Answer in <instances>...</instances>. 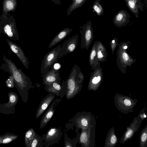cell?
<instances>
[{
    "label": "cell",
    "instance_id": "6da1fadb",
    "mask_svg": "<svg viewBox=\"0 0 147 147\" xmlns=\"http://www.w3.org/2000/svg\"><path fill=\"white\" fill-rule=\"evenodd\" d=\"M4 63L0 66V69L12 75L14 78V86L17 89L22 100L26 103L28 99L29 90L34 88V86L30 78L22 72L21 69H18L14 63L3 55Z\"/></svg>",
    "mask_w": 147,
    "mask_h": 147
},
{
    "label": "cell",
    "instance_id": "7a4b0ae2",
    "mask_svg": "<svg viewBox=\"0 0 147 147\" xmlns=\"http://www.w3.org/2000/svg\"><path fill=\"white\" fill-rule=\"evenodd\" d=\"M80 71V68L78 65L75 64L68 78L65 80L67 88L66 98L67 99L74 97L81 91L82 83L78 82L77 80V76Z\"/></svg>",
    "mask_w": 147,
    "mask_h": 147
},
{
    "label": "cell",
    "instance_id": "3957f363",
    "mask_svg": "<svg viewBox=\"0 0 147 147\" xmlns=\"http://www.w3.org/2000/svg\"><path fill=\"white\" fill-rule=\"evenodd\" d=\"M115 106L121 112L127 114L134 111L133 109L138 101L129 96L116 94L114 97Z\"/></svg>",
    "mask_w": 147,
    "mask_h": 147
},
{
    "label": "cell",
    "instance_id": "277c9868",
    "mask_svg": "<svg viewBox=\"0 0 147 147\" xmlns=\"http://www.w3.org/2000/svg\"><path fill=\"white\" fill-rule=\"evenodd\" d=\"M76 129H85L96 126V121L94 115L90 112H78L72 119Z\"/></svg>",
    "mask_w": 147,
    "mask_h": 147
},
{
    "label": "cell",
    "instance_id": "5b68a950",
    "mask_svg": "<svg viewBox=\"0 0 147 147\" xmlns=\"http://www.w3.org/2000/svg\"><path fill=\"white\" fill-rule=\"evenodd\" d=\"M61 46L59 45L49 52L42 61L40 73L42 74L49 71L58 61L59 51Z\"/></svg>",
    "mask_w": 147,
    "mask_h": 147
},
{
    "label": "cell",
    "instance_id": "8992f818",
    "mask_svg": "<svg viewBox=\"0 0 147 147\" xmlns=\"http://www.w3.org/2000/svg\"><path fill=\"white\" fill-rule=\"evenodd\" d=\"M95 126L82 129L80 134L78 141L82 147H94L95 143Z\"/></svg>",
    "mask_w": 147,
    "mask_h": 147
},
{
    "label": "cell",
    "instance_id": "52a82bcc",
    "mask_svg": "<svg viewBox=\"0 0 147 147\" xmlns=\"http://www.w3.org/2000/svg\"><path fill=\"white\" fill-rule=\"evenodd\" d=\"M62 134L60 128L55 127L50 128L46 133L42 136L44 145L45 147H49L59 143Z\"/></svg>",
    "mask_w": 147,
    "mask_h": 147
},
{
    "label": "cell",
    "instance_id": "ba28073f",
    "mask_svg": "<svg viewBox=\"0 0 147 147\" xmlns=\"http://www.w3.org/2000/svg\"><path fill=\"white\" fill-rule=\"evenodd\" d=\"M143 120L139 116L134 117L129 125L127 126L124 134L121 137L120 143L124 144L131 139L136 133L140 128Z\"/></svg>",
    "mask_w": 147,
    "mask_h": 147
},
{
    "label": "cell",
    "instance_id": "9c48e42d",
    "mask_svg": "<svg viewBox=\"0 0 147 147\" xmlns=\"http://www.w3.org/2000/svg\"><path fill=\"white\" fill-rule=\"evenodd\" d=\"M9 100L7 103L0 104V112L5 114L15 112V107L17 104L18 97L16 93L10 92L7 93Z\"/></svg>",
    "mask_w": 147,
    "mask_h": 147
},
{
    "label": "cell",
    "instance_id": "30bf717a",
    "mask_svg": "<svg viewBox=\"0 0 147 147\" xmlns=\"http://www.w3.org/2000/svg\"><path fill=\"white\" fill-rule=\"evenodd\" d=\"M78 35H75L65 41L61 46L59 51L58 58H61L68 53L73 52L76 48L78 41Z\"/></svg>",
    "mask_w": 147,
    "mask_h": 147
},
{
    "label": "cell",
    "instance_id": "8fae6325",
    "mask_svg": "<svg viewBox=\"0 0 147 147\" xmlns=\"http://www.w3.org/2000/svg\"><path fill=\"white\" fill-rule=\"evenodd\" d=\"M41 77L42 83L44 86L55 82L61 83V78L59 69H55L53 66L47 72L42 74Z\"/></svg>",
    "mask_w": 147,
    "mask_h": 147
},
{
    "label": "cell",
    "instance_id": "7c38bea8",
    "mask_svg": "<svg viewBox=\"0 0 147 147\" xmlns=\"http://www.w3.org/2000/svg\"><path fill=\"white\" fill-rule=\"evenodd\" d=\"M45 89L49 93H54L57 96L63 98L66 94L67 88L63 80L61 84L55 82L45 86Z\"/></svg>",
    "mask_w": 147,
    "mask_h": 147
},
{
    "label": "cell",
    "instance_id": "4fadbf2b",
    "mask_svg": "<svg viewBox=\"0 0 147 147\" xmlns=\"http://www.w3.org/2000/svg\"><path fill=\"white\" fill-rule=\"evenodd\" d=\"M80 32L81 34V48H87L92 37L91 23L89 20L87 23L80 27Z\"/></svg>",
    "mask_w": 147,
    "mask_h": 147
},
{
    "label": "cell",
    "instance_id": "5bb4252c",
    "mask_svg": "<svg viewBox=\"0 0 147 147\" xmlns=\"http://www.w3.org/2000/svg\"><path fill=\"white\" fill-rule=\"evenodd\" d=\"M6 40L11 50L16 54L26 68L28 69L29 61L21 48L8 39Z\"/></svg>",
    "mask_w": 147,
    "mask_h": 147
},
{
    "label": "cell",
    "instance_id": "9a60e30c",
    "mask_svg": "<svg viewBox=\"0 0 147 147\" xmlns=\"http://www.w3.org/2000/svg\"><path fill=\"white\" fill-rule=\"evenodd\" d=\"M61 101V98H57L53 100L43 115L40 121V128L41 129L45 126L50 120L54 114L55 107Z\"/></svg>",
    "mask_w": 147,
    "mask_h": 147
},
{
    "label": "cell",
    "instance_id": "2e32d148",
    "mask_svg": "<svg viewBox=\"0 0 147 147\" xmlns=\"http://www.w3.org/2000/svg\"><path fill=\"white\" fill-rule=\"evenodd\" d=\"M55 94L50 93L41 100L37 109L35 115L36 118H38L46 110L49 105L54 100Z\"/></svg>",
    "mask_w": 147,
    "mask_h": 147
},
{
    "label": "cell",
    "instance_id": "e0dca14e",
    "mask_svg": "<svg viewBox=\"0 0 147 147\" xmlns=\"http://www.w3.org/2000/svg\"><path fill=\"white\" fill-rule=\"evenodd\" d=\"M1 33L12 40L18 41L19 40L18 33L14 25L9 24L4 25L0 30V36Z\"/></svg>",
    "mask_w": 147,
    "mask_h": 147
},
{
    "label": "cell",
    "instance_id": "ac0fdd59",
    "mask_svg": "<svg viewBox=\"0 0 147 147\" xmlns=\"http://www.w3.org/2000/svg\"><path fill=\"white\" fill-rule=\"evenodd\" d=\"M118 139L115 133L114 127H112L109 130L106 137L105 147H114L117 144Z\"/></svg>",
    "mask_w": 147,
    "mask_h": 147
},
{
    "label": "cell",
    "instance_id": "d6986e66",
    "mask_svg": "<svg viewBox=\"0 0 147 147\" xmlns=\"http://www.w3.org/2000/svg\"><path fill=\"white\" fill-rule=\"evenodd\" d=\"M72 30L69 27L63 29L53 38L49 43L48 48H50L60 42L69 35Z\"/></svg>",
    "mask_w": 147,
    "mask_h": 147
},
{
    "label": "cell",
    "instance_id": "ffe728a7",
    "mask_svg": "<svg viewBox=\"0 0 147 147\" xmlns=\"http://www.w3.org/2000/svg\"><path fill=\"white\" fill-rule=\"evenodd\" d=\"M131 16L126 11L121 10L115 16L113 22L115 24L121 25L129 22Z\"/></svg>",
    "mask_w": 147,
    "mask_h": 147
},
{
    "label": "cell",
    "instance_id": "44dd1931",
    "mask_svg": "<svg viewBox=\"0 0 147 147\" xmlns=\"http://www.w3.org/2000/svg\"><path fill=\"white\" fill-rule=\"evenodd\" d=\"M18 137V135L13 133H6L0 136V144L10 143L16 140Z\"/></svg>",
    "mask_w": 147,
    "mask_h": 147
},
{
    "label": "cell",
    "instance_id": "7402d4cb",
    "mask_svg": "<svg viewBox=\"0 0 147 147\" xmlns=\"http://www.w3.org/2000/svg\"><path fill=\"white\" fill-rule=\"evenodd\" d=\"M16 0H4L3 2V11L6 13L14 10L16 6Z\"/></svg>",
    "mask_w": 147,
    "mask_h": 147
},
{
    "label": "cell",
    "instance_id": "603a6c76",
    "mask_svg": "<svg viewBox=\"0 0 147 147\" xmlns=\"http://www.w3.org/2000/svg\"><path fill=\"white\" fill-rule=\"evenodd\" d=\"M72 3L67 9V16H68L72 12L78 8L81 7L87 0H72Z\"/></svg>",
    "mask_w": 147,
    "mask_h": 147
},
{
    "label": "cell",
    "instance_id": "cb8c5ba5",
    "mask_svg": "<svg viewBox=\"0 0 147 147\" xmlns=\"http://www.w3.org/2000/svg\"><path fill=\"white\" fill-rule=\"evenodd\" d=\"M36 133L32 128L29 129L26 131L24 136L25 143L26 147H30L32 141Z\"/></svg>",
    "mask_w": 147,
    "mask_h": 147
},
{
    "label": "cell",
    "instance_id": "d4e9b609",
    "mask_svg": "<svg viewBox=\"0 0 147 147\" xmlns=\"http://www.w3.org/2000/svg\"><path fill=\"white\" fill-rule=\"evenodd\" d=\"M140 147H147V125L142 130L140 136Z\"/></svg>",
    "mask_w": 147,
    "mask_h": 147
},
{
    "label": "cell",
    "instance_id": "484cf974",
    "mask_svg": "<svg viewBox=\"0 0 147 147\" xmlns=\"http://www.w3.org/2000/svg\"><path fill=\"white\" fill-rule=\"evenodd\" d=\"M44 146L43 140L42 136L36 133L32 141L30 147H43Z\"/></svg>",
    "mask_w": 147,
    "mask_h": 147
},
{
    "label": "cell",
    "instance_id": "4316f807",
    "mask_svg": "<svg viewBox=\"0 0 147 147\" xmlns=\"http://www.w3.org/2000/svg\"><path fill=\"white\" fill-rule=\"evenodd\" d=\"M64 140L65 147H76L77 142L78 141L80 134L77 135L76 138L72 140L69 138L65 132Z\"/></svg>",
    "mask_w": 147,
    "mask_h": 147
},
{
    "label": "cell",
    "instance_id": "83f0119b",
    "mask_svg": "<svg viewBox=\"0 0 147 147\" xmlns=\"http://www.w3.org/2000/svg\"><path fill=\"white\" fill-rule=\"evenodd\" d=\"M126 2L127 5L130 11L135 14L136 16L138 17L139 12L138 8L134 3L133 0H124Z\"/></svg>",
    "mask_w": 147,
    "mask_h": 147
},
{
    "label": "cell",
    "instance_id": "f1b7e54d",
    "mask_svg": "<svg viewBox=\"0 0 147 147\" xmlns=\"http://www.w3.org/2000/svg\"><path fill=\"white\" fill-rule=\"evenodd\" d=\"M100 1L99 0H96L92 5V8L98 16H101L103 14V10Z\"/></svg>",
    "mask_w": 147,
    "mask_h": 147
},
{
    "label": "cell",
    "instance_id": "f546056e",
    "mask_svg": "<svg viewBox=\"0 0 147 147\" xmlns=\"http://www.w3.org/2000/svg\"><path fill=\"white\" fill-rule=\"evenodd\" d=\"M7 86L8 88H13L14 86V78L13 76L10 75L5 81Z\"/></svg>",
    "mask_w": 147,
    "mask_h": 147
},
{
    "label": "cell",
    "instance_id": "4dcf8cb0",
    "mask_svg": "<svg viewBox=\"0 0 147 147\" xmlns=\"http://www.w3.org/2000/svg\"><path fill=\"white\" fill-rule=\"evenodd\" d=\"M133 1L138 9L143 11V4L140 0H133Z\"/></svg>",
    "mask_w": 147,
    "mask_h": 147
},
{
    "label": "cell",
    "instance_id": "1f68e13d",
    "mask_svg": "<svg viewBox=\"0 0 147 147\" xmlns=\"http://www.w3.org/2000/svg\"><path fill=\"white\" fill-rule=\"evenodd\" d=\"M138 116L139 117L143 120L146 117V115L145 113L144 109H143L141 111Z\"/></svg>",
    "mask_w": 147,
    "mask_h": 147
},
{
    "label": "cell",
    "instance_id": "d6a6232c",
    "mask_svg": "<svg viewBox=\"0 0 147 147\" xmlns=\"http://www.w3.org/2000/svg\"><path fill=\"white\" fill-rule=\"evenodd\" d=\"M83 77L82 74L80 71L78 74L77 77L78 82L79 83H82L83 80Z\"/></svg>",
    "mask_w": 147,
    "mask_h": 147
},
{
    "label": "cell",
    "instance_id": "836d02e7",
    "mask_svg": "<svg viewBox=\"0 0 147 147\" xmlns=\"http://www.w3.org/2000/svg\"><path fill=\"white\" fill-rule=\"evenodd\" d=\"M96 55V52L95 50H93L90 55V60L92 61L94 59V57Z\"/></svg>",
    "mask_w": 147,
    "mask_h": 147
},
{
    "label": "cell",
    "instance_id": "e575fe53",
    "mask_svg": "<svg viewBox=\"0 0 147 147\" xmlns=\"http://www.w3.org/2000/svg\"><path fill=\"white\" fill-rule=\"evenodd\" d=\"M122 57L124 60L127 61L128 60L129 57L128 55L125 53H124L122 55Z\"/></svg>",
    "mask_w": 147,
    "mask_h": 147
},
{
    "label": "cell",
    "instance_id": "d590c367",
    "mask_svg": "<svg viewBox=\"0 0 147 147\" xmlns=\"http://www.w3.org/2000/svg\"><path fill=\"white\" fill-rule=\"evenodd\" d=\"M53 3L56 4L60 5L61 2L60 0H51Z\"/></svg>",
    "mask_w": 147,
    "mask_h": 147
},
{
    "label": "cell",
    "instance_id": "8d00e7d4",
    "mask_svg": "<svg viewBox=\"0 0 147 147\" xmlns=\"http://www.w3.org/2000/svg\"><path fill=\"white\" fill-rule=\"evenodd\" d=\"M92 84H96L98 83L97 81V77H95L94 78L92 79Z\"/></svg>",
    "mask_w": 147,
    "mask_h": 147
},
{
    "label": "cell",
    "instance_id": "74e56055",
    "mask_svg": "<svg viewBox=\"0 0 147 147\" xmlns=\"http://www.w3.org/2000/svg\"><path fill=\"white\" fill-rule=\"evenodd\" d=\"M97 56L98 58L101 59L103 57V56L100 51H98L97 53Z\"/></svg>",
    "mask_w": 147,
    "mask_h": 147
},
{
    "label": "cell",
    "instance_id": "f35d334b",
    "mask_svg": "<svg viewBox=\"0 0 147 147\" xmlns=\"http://www.w3.org/2000/svg\"><path fill=\"white\" fill-rule=\"evenodd\" d=\"M100 80H101V77L100 76H98L97 78V82L98 83L99 82Z\"/></svg>",
    "mask_w": 147,
    "mask_h": 147
},
{
    "label": "cell",
    "instance_id": "ab89813d",
    "mask_svg": "<svg viewBox=\"0 0 147 147\" xmlns=\"http://www.w3.org/2000/svg\"><path fill=\"white\" fill-rule=\"evenodd\" d=\"M127 48V46H125L124 47V48L125 49H126Z\"/></svg>",
    "mask_w": 147,
    "mask_h": 147
},
{
    "label": "cell",
    "instance_id": "60d3db41",
    "mask_svg": "<svg viewBox=\"0 0 147 147\" xmlns=\"http://www.w3.org/2000/svg\"><path fill=\"white\" fill-rule=\"evenodd\" d=\"M112 42L113 43H114L115 42V41L114 40H112Z\"/></svg>",
    "mask_w": 147,
    "mask_h": 147
}]
</instances>
